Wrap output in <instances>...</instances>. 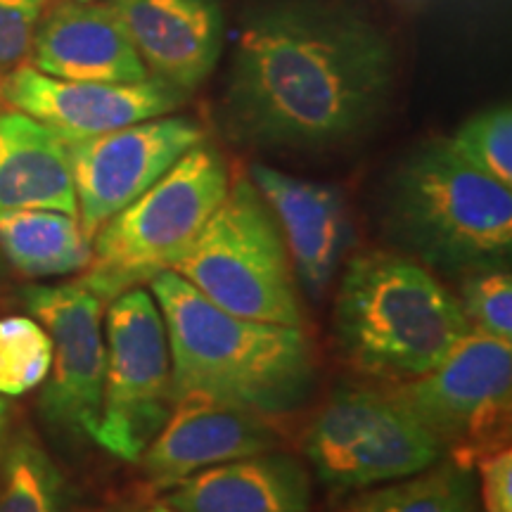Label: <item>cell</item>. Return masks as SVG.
Instances as JSON below:
<instances>
[{
  "label": "cell",
  "instance_id": "1",
  "mask_svg": "<svg viewBox=\"0 0 512 512\" xmlns=\"http://www.w3.org/2000/svg\"><path fill=\"white\" fill-rule=\"evenodd\" d=\"M392 83V43L368 17L328 0H266L242 17L219 117L233 143L332 150L380 119Z\"/></svg>",
  "mask_w": 512,
  "mask_h": 512
},
{
  "label": "cell",
  "instance_id": "2",
  "mask_svg": "<svg viewBox=\"0 0 512 512\" xmlns=\"http://www.w3.org/2000/svg\"><path fill=\"white\" fill-rule=\"evenodd\" d=\"M171 356V401L202 396L261 418L309 399L316 356L304 328L235 316L174 271L150 280Z\"/></svg>",
  "mask_w": 512,
  "mask_h": 512
},
{
  "label": "cell",
  "instance_id": "3",
  "mask_svg": "<svg viewBox=\"0 0 512 512\" xmlns=\"http://www.w3.org/2000/svg\"><path fill=\"white\" fill-rule=\"evenodd\" d=\"M470 330L456 294L411 256L366 252L347 264L335 335L358 373L411 382L437 368Z\"/></svg>",
  "mask_w": 512,
  "mask_h": 512
},
{
  "label": "cell",
  "instance_id": "4",
  "mask_svg": "<svg viewBox=\"0 0 512 512\" xmlns=\"http://www.w3.org/2000/svg\"><path fill=\"white\" fill-rule=\"evenodd\" d=\"M384 226L396 247L432 273L463 278L508 266L512 190L465 164L446 138L430 140L396 166Z\"/></svg>",
  "mask_w": 512,
  "mask_h": 512
},
{
  "label": "cell",
  "instance_id": "5",
  "mask_svg": "<svg viewBox=\"0 0 512 512\" xmlns=\"http://www.w3.org/2000/svg\"><path fill=\"white\" fill-rule=\"evenodd\" d=\"M228 188L226 157L207 140L197 143L95 233L81 283L102 302L150 285L188 252Z\"/></svg>",
  "mask_w": 512,
  "mask_h": 512
},
{
  "label": "cell",
  "instance_id": "6",
  "mask_svg": "<svg viewBox=\"0 0 512 512\" xmlns=\"http://www.w3.org/2000/svg\"><path fill=\"white\" fill-rule=\"evenodd\" d=\"M171 271L223 311L304 328L283 233L247 176L230 183L223 202Z\"/></svg>",
  "mask_w": 512,
  "mask_h": 512
},
{
  "label": "cell",
  "instance_id": "7",
  "mask_svg": "<svg viewBox=\"0 0 512 512\" xmlns=\"http://www.w3.org/2000/svg\"><path fill=\"white\" fill-rule=\"evenodd\" d=\"M306 456L337 494L411 477L444 458V446L392 389L337 387L306 434Z\"/></svg>",
  "mask_w": 512,
  "mask_h": 512
},
{
  "label": "cell",
  "instance_id": "8",
  "mask_svg": "<svg viewBox=\"0 0 512 512\" xmlns=\"http://www.w3.org/2000/svg\"><path fill=\"white\" fill-rule=\"evenodd\" d=\"M105 337V389L93 441L119 460L138 463L174 408L169 339L150 287L112 299Z\"/></svg>",
  "mask_w": 512,
  "mask_h": 512
},
{
  "label": "cell",
  "instance_id": "9",
  "mask_svg": "<svg viewBox=\"0 0 512 512\" xmlns=\"http://www.w3.org/2000/svg\"><path fill=\"white\" fill-rule=\"evenodd\" d=\"M392 392L451 458L475 467L508 439L512 342L470 330L437 368Z\"/></svg>",
  "mask_w": 512,
  "mask_h": 512
},
{
  "label": "cell",
  "instance_id": "10",
  "mask_svg": "<svg viewBox=\"0 0 512 512\" xmlns=\"http://www.w3.org/2000/svg\"><path fill=\"white\" fill-rule=\"evenodd\" d=\"M19 297L53 342V363L38 401L43 420L67 439H93L105 389V302L81 280L29 285Z\"/></svg>",
  "mask_w": 512,
  "mask_h": 512
},
{
  "label": "cell",
  "instance_id": "11",
  "mask_svg": "<svg viewBox=\"0 0 512 512\" xmlns=\"http://www.w3.org/2000/svg\"><path fill=\"white\" fill-rule=\"evenodd\" d=\"M202 140V126L176 112L100 136L64 140L83 233L93 240L117 211L155 185Z\"/></svg>",
  "mask_w": 512,
  "mask_h": 512
},
{
  "label": "cell",
  "instance_id": "12",
  "mask_svg": "<svg viewBox=\"0 0 512 512\" xmlns=\"http://www.w3.org/2000/svg\"><path fill=\"white\" fill-rule=\"evenodd\" d=\"M188 95L159 79L102 83L55 79L31 64H19L0 76V100L62 140H79L117 131L164 114L178 112Z\"/></svg>",
  "mask_w": 512,
  "mask_h": 512
},
{
  "label": "cell",
  "instance_id": "13",
  "mask_svg": "<svg viewBox=\"0 0 512 512\" xmlns=\"http://www.w3.org/2000/svg\"><path fill=\"white\" fill-rule=\"evenodd\" d=\"M147 74L190 95L214 74L226 41L221 0H102Z\"/></svg>",
  "mask_w": 512,
  "mask_h": 512
},
{
  "label": "cell",
  "instance_id": "14",
  "mask_svg": "<svg viewBox=\"0 0 512 512\" xmlns=\"http://www.w3.org/2000/svg\"><path fill=\"white\" fill-rule=\"evenodd\" d=\"M247 178L278 221L297 285L311 299H320L354 242V226L342 190L328 183L304 181L268 164L249 166Z\"/></svg>",
  "mask_w": 512,
  "mask_h": 512
},
{
  "label": "cell",
  "instance_id": "15",
  "mask_svg": "<svg viewBox=\"0 0 512 512\" xmlns=\"http://www.w3.org/2000/svg\"><path fill=\"white\" fill-rule=\"evenodd\" d=\"M278 437L266 418L188 396L174 403L169 420L159 430L138 463L157 489H171L207 467L273 451Z\"/></svg>",
  "mask_w": 512,
  "mask_h": 512
},
{
  "label": "cell",
  "instance_id": "16",
  "mask_svg": "<svg viewBox=\"0 0 512 512\" xmlns=\"http://www.w3.org/2000/svg\"><path fill=\"white\" fill-rule=\"evenodd\" d=\"M31 67L69 81L136 83L150 79L124 27L102 0H62L43 12Z\"/></svg>",
  "mask_w": 512,
  "mask_h": 512
},
{
  "label": "cell",
  "instance_id": "17",
  "mask_svg": "<svg viewBox=\"0 0 512 512\" xmlns=\"http://www.w3.org/2000/svg\"><path fill=\"white\" fill-rule=\"evenodd\" d=\"M164 503L178 512H311V479L299 460L266 451L195 472Z\"/></svg>",
  "mask_w": 512,
  "mask_h": 512
},
{
  "label": "cell",
  "instance_id": "18",
  "mask_svg": "<svg viewBox=\"0 0 512 512\" xmlns=\"http://www.w3.org/2000/svg\"><path fill=\"white\" fill-rule=\"evenodd\" d=\"M53 209L76 216L67 145L19 110H0V214Z\"/></svg>",
  "mask_w": 512,
  "mask_h": 512
},
{
  "label": "cell",
  "instance_id": "19",
  "mask_svg": "<svg viewBox=\"0 0 512 512\" xmlns=\"http://www.w3.org/2000/svg\"><path fill=\"white\" fill-rule=\"evenodd\" d=\"M0 252L8 266L27 278H62L86 271L93 240L79 216L53 209H19L0 214Z\"/></svg>",
  "mask_w": 512,
  "mask_h": 512
},
{
  "label": "cell",
  "instance_id": "20",
  "mask_svg": "<svg viewBox=\"0 0 512 512\" xmlns=\"http://www.w3.org/2000/svg\"><path fill=\"white\" fill-rule=\"evenodd\" d=\"M342 512H477L475 470L441 458L411 477L358 491Z\"/></svg>",
  "mask_w": 512,
  "mask_h": 512
},
{
  "label": "cell",
  "instance_id": "21",
  "mask_svg": "<svg viewBox=\"0 0 512 512\" xmlns=\"http://www.w3.org/2000/svg\"><path fill=\"white\" fill-rule=\"evenodd\" d=\"M0 512H67L62 472L34 439H17L5 453Z\"/></svg>",
  "mask_w": 512,
  "mask_h": 512
},
{
  "label": "cell",
  "instance_id": "22",
  "mask_svg": "<svg viewBox=\"0 0 512 512\" xmlns=\"http://www.w3.org/2000/svg\"><path fill=\"white\" fill-rule=\"evenodd\" d=\"M53 342L34 316L0 318V396H24L46 382Z\"/></svg>",
  "mask_w": 512,
  "mask_h": 512
},
{
  "label": "cell",
  "instance_id": "23",
  "mask_svg": "<svg viewBox=\"0 0 512 512\" xmlns=\"http://www.w3.org/2000/svg\"><path fill=\"white\" fill-rule=\"evenodd\" d=\"M451 150L477 169L479 174L489 176L491 181L512 190V110L510 102L486 107L465 119L451 138H446Z\"/></svg>",
  "mask_w": 512,
  "mask_h": 512
},
{
  "label": "cell",
  "instance_id": "24",
  "mask_svg": "<svg viewBox=\"0 0 512 512\" xmlns=\"http://www.w3.org/2000/svg\"><path fill=\"white\" fill-rule=\"evenodd\" d=\"M456 294L475 332L512 342V273L508 266L482 268L463 275Z\"/></svg>",
  "mask_w": 512,
  "mask_h": 512
},
{
  "label": "cell",
  "instance_id": "25",
  "mask_svg": "<svg viewBox=\"0 0 512 512\" xmlns=\"http://www.w3.org/2000/svg\"><path fill=\"white\" fill-rule=\"evenodd\" d=\"M50 0H0V76L24 64Z\"/></svg>",
  "mask_w": 512,
  "mask_h": 512
},
{
  "label": "cell",
  "instance_id": "26",
  "mask_svg": "<svg viewBox=\"0 0 512 512\" xmlns=\"http://www.w3.org/2000/svg\"><path fill=\"white\" fill-rule=\"evenodd\" d=\"M482 479V503L486 512H512V453L510 446L484 453L475 460Z\"/></svg>",
  "mask_w": 512,
  "mask_h": 512
},
{
  "label": "cell",
  "instance_id": "27",
  "mask_svg": "<svg viewBox=\"0 0 512 512\" xmlns=\"http://www.w3.org/2000/svg\"><path fill=\"white\" fill-rule=\"evenodd\" d=\"M8 420H10V406L5 401V396H0V439H3L5 430H8Z\"/></svg>",
  "mask_w": 512,
  "mask_h": 512
},
{
  "label": "cell",
  "instance_id": "28",
  "mask_svg": "<svg viewBox=\"0 0 512 512\" xmlns=\"http://www.w3.org/2000/svg\"><path fill=\"white\" fill-rule=\"evenodd\" d=\"M136 512H178V510L169 508V505L162 501V503H155V505H150V508H143V510H136Z\"/></svg>",
  "mask_w": 512,
  "mask_h": 512
},
{
  "label": "cell",
  "instance_id": "29",
  "mask_svg": "<svg viewBox=\"0 0 512 512\" xmlns=\"http://www.w3.org/2000/svg\"><path fill=\"white\" fill-rule=\"evenodd\" d=\"M5 271H8V261H5V256H3V252H0V278H3V275H5Z\"/></svg>",
  "mask_w": 512,
  "mask_h": 512
}]
</instances>
